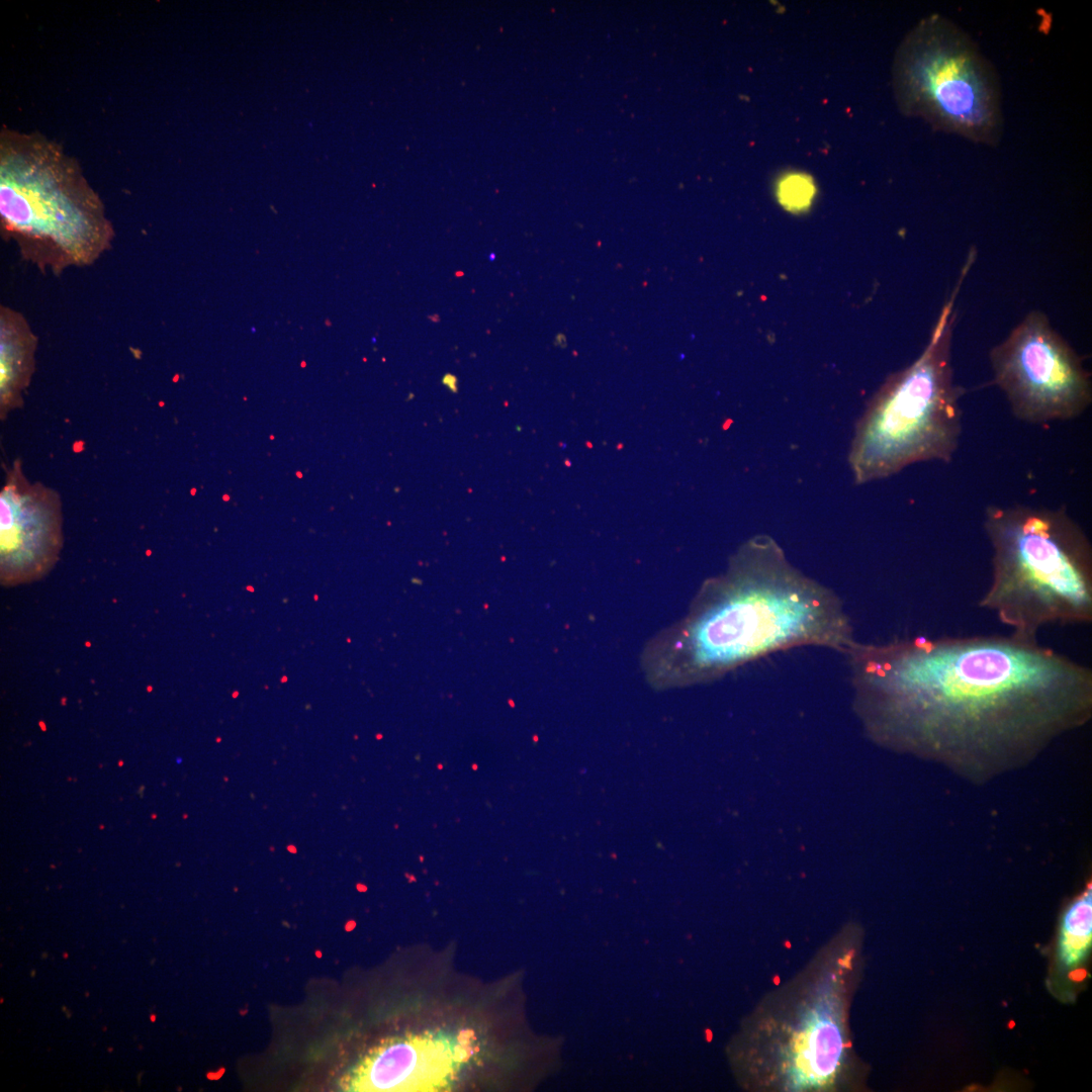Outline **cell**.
<instances>
[{
  "label": "cell",
  "instance_id": "cell-1",
  "mask_svg": "<svg viewBox=\"0 0 1092 1092\" xmlns=\"http://www.w3.org/2000/svg\"><path fill=\"white\" fill-rule=\"evenodd\" d=\"M875 740L991 775L1032 758L1092 715V669L1009 635L856 641L845 654Z\"/></svg>",
  "mask_w": 1092,
  "mask_h": 1092
},
{
  "label": "cell",
  "instance_id": "cell-2",
  "mask_svg": "<svg viewBox=\"0 0 1092 1092\" xmlns=\"http://www.w3.org/2000/svg\"><path fill=\"white\" fill-rule=\"evenodd\" d=\"M855 641L838 596L759 534L739 547L723 573L704 581L682 618L647 643L641 666L655 688L685 687L791 648L846 654Z\"/></svg>",
  "mask_w": 1092,
  "mask_h": 1092
},
{
  "label": "cell",
  "instance_id": "cell-3",
  "mask_svg": "<svg viewBox=\"0 0 1092 1092\" xmlns=\"http://www.w3.org/2000/svg\"><path fill=\"white\" fill-rule=\"evenodd\" d=\"M983 527L992 574L980 608L1030 640L1046 626L1092 622V547L1064 509L993 505Z\"/></svg>",
  "mask_w": 1092,
  "mask_h": 1092
},
{
  "label": "cell",
  "instance_id": "cell-4",
  "mask_svg": "<svg viewBox=\"0 0 1092 1092\" xmlns=\"http://www.w3.org/2000/svg\"><path fill=\"white\" fill-rule=\"evenodd\" d=\"M1 233L41 270L93 264L114 231L78 161L39 132L2 127Z\"/></svg>",
  "mask_w": 1092,
  "mask_h": 1092
},
{
  "label": "cell",
  "instance_id": "cell-5",
  "mask_svg": "<svg viewBox=\"0 0 1092 1092\" xmlns=\"http://www.w3.org/2000/svg\"><path fill=\"white\" fill-rule=\"evenodd\" d=\"M971 264L962 270L921 355L884 383L857 421L848 456L855 483L887 478L919 462H950L956 454L962 390L951 363L954 301Z\"/></svg>",
  "mask_w": 1092,
  "mask_h": 1092
},
{
  "label": "cell",
  "instance_id": "cell-6",
  "mask_svg": "<svg viewBox=\"0 0 1092 1092\" xmlns=\"http://www.w3.org/2000/svg\"><path fill=\"white\" fill-rule=\"evenodd\" d=\"M900 109L934 127L992 145L1002 131L997 75L972 38L938 14L922 19L894 63Z\"/></svg>",
  "mask_w": 1092,
  "mask_h": 1092
},
{
  "label": "cell",
  "instance_id": "cell-7",
  "mask_svg": "<svg viewBox=\"0 0 1092 1092\" xmlns=\"http://www.w3.org/2000/svg\"><path fill=\"white\" fill-rule=\"evenodd\" d=\"M989 358L994 381L1020 421L1073 420L1092 402L1090 373L1041 311L1028 312Z\"/></svg>",
  "mask_w": 1092,
  "mask_h": 1092
},
{
  "label": "cell",
  "instance_id": "cell-8",
  "mask_svg": "<svg viewBox=\"0 0 1092 1092\" xmlns=\"http://www.w3.org/2000/svg\"><path fill=\"white\" fill-rule=\"evenodd\" d=\"M62 543L59 493L30 482L21 461H14L0 491L2 584L12 586L42 577L56 564Z\"/></svg>",
  "mask_w": 1092,
  "mask_h": 1092
},
{
  "label": "cell",
  "instance_id": "cell-9",
  "mask_svg": "<svg viewBox=\"0 0 1092 1092\" xmlns=\"http://www.w3.org/2000/svg\"><path fill=\"white\" fill-rule=\"evenodd\" d=\"M465 1052L431 1036L384 1041L343 1080L349 1091H435L452 1080Z\"/></svg>",
  "mask_w": 1092,
  "mask_h": 1092
},
{
  "label": "cell",
  "instance_id": "cell-10",
  "mask_svg": "<svg viewBox=\"0 0 1092 1092\" xmlns=\"http://www.w3.org/2000/svg\"><path fill=\"white\" fill-rule=\"evenodd\" d=\"M37 337L24 315L0 307V418L18 410L35 369Z\"/></svg>",
  "mask_w": 1092,
  "mask_h": 1092
},
{
  "label": "cell",
  "instance_id": "cell-11",
  "mask_svg": "<svg viewBox=\"0 0 1092 1092\" xmlns=\"http://www.w3.org/2000/svg\"><path fill=\"white\" fill-rule=\"evenodd\" d=\"M796 1066L806 1082H825L835 1071L841 1054V1039L836 1025L817 1019L804 1030L797 1045Z\"/></svg>",
  "mask_w": 1092,
  "mask_h": 1092
},
{
  "label": "cell",
  "instance_id": "cell-12",
  "mask_svg": "<svg viewBox=\"0 0 1092 1092\" xmlns=\"http://www.w3.org/2000/svg\"><path fill=\"white\" fill-rule=\"evenodd\" d=\"M1091 932L1092 894L1089 887L1064 916L1060 951L1066 966L1075 965L1086 956L1091 943Z\"/></svg>",
  "mask_w": 1092,
  "mask_h": 1092
},
{
  "label": "cell",
  "instance_id": "cell-13",
  "mask_svg": "<svg viewBox=\"0 0 1092 1092\" xmlns=\"http://www.w3.org/2000/svg\"><path fill=\"white\" fill-rule=\"evenodd\" d=\"M815 185L805 174L792 173L778 183L777 197L783 207L789 211L800 212L807 209L815 196Z\"/></svg>",
  "mask_w": 1092,
  "mask_h": 1092
}]
</instances>
